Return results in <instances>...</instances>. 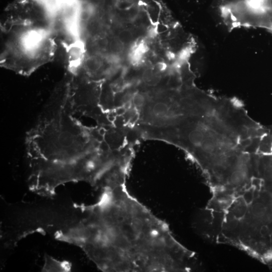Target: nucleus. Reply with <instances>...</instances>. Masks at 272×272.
Listing matches in <instances>:
<instances>
[{
	"label": "nucleus",
	"instance_id": "nucleus-3",
	"mask_svg": "<svg viewBox=\"0 0 272 272\" xmlns=\"http://www.w3.org/2000/svg\"><path fill=\"white\" fill-rule=\"evenodd\" d=\"M219 10L229 31L252 28L272 34V0H220Z\"/></svg>",
	"mask_w": 272,
	"mask_h": 272
},
{
	"label": "nucleus",
	"instance_id": "nucleus-11",
	"mask_svg": "<svg viewBox=\"0 0 272 272\" xmlns=\"http://www.w3.org/2000/svg\"><path fill=\"white\" fill-rule=\"evenodd\" d=\"M156 68L159 71H162L166 69V65L164 63H159L157 64Z\"/></svg>",
	"mask_w": 272,
	"mask_h": 272
},
{
	"label": "nucleus",
	"instance_id": "nucleus-5",
	"mask_svg": "<svg viewBox=\"0 0 272 272\" xmlns=\"http://www.w3.org/2000/svg\"><path fill=\"white\" fill-rule=\"evenodd\" d=\"M102 66L101 61L97 57L88 58L85 63V70L90 76H94L100 70Z\"/></svg>",
	"mask_w": 272,
	"mask_h": 272
},
{
	"label": "nucleus",
	"instance_id": "nucleus-4",
	"mask_svg": "<svg viewBox=\"0 0 272 272\" xmlns=\"http://www.w3.org/2000/svg\"><path fill=\"white\" fill-rule=\"evenodd\" d=\"M43 31L32 30L19 36L11 45V52L15 62H20L16 71L19 72L23 63L20 74L29 75L42 63L48 57L44 56L47 50V37Z\"/></svg>",
	"mask_w": 272,
	"mask_h": 272
},
{
	"label": "nucleus",
	"instance_id": "nucleus-10",
	"mask_svg": "<svg viewBox=\"0 0 272 272\" xmlns=\"http://www.w3.org/2000/svg\"><path fill=\"white\" fill-rule=\"evenodd\" d=\"M110 48L115 55H118L124 50V44L118 39L113 40L110 43Z\"/></svg>",
	"mask_w": 272,
	"mask_h": 272
},
{
	"label": "nucleus",
	"instance_id": "nucleus-6",
	"mask_svg": "<svg viewBox=\"0 0 272 272\" xmlns=\"http://www.w3.org/2000/svg\"><path fill=\"white\" fill-rule=\"evenodd\" d=\"M47 12L53 14L65 0H34Z\"/></svg>",
	"mask_w": 272,
	"mask_h": 272
},
{
	"label": "nucleus",
	"instance_id": "nucleus-7",
	"mask_svg": "<svg viewBox=\"0 0 272 272\" xmlns=\"http://www.w3.org/2000/svg\"><path fill=\"white\" fill-rule=\"evenodd\" d=\"M69 269V266H67L64 263L56 261L49 257L46 258L44 267V269H46V271H66Z\"/></svg>",
	"mask_w": 272,
	"mask_h": 272
},
{
	"label": "nucleus",
	"instance_id": "nucleus-9",
	"mask_svg": "<svg viewBox=\"0 0 272 272\" xmlns=\"http://www.w3.org/2000/svg\"><path fill=\"white\" fill-rule=\"evenodd\" d=\"M118 39L123 44H128L133 40V35L132 32L129 30H123L119 34Z\"/></svg>",
	"mask_w": 272,
	"mask_h": 272
},
{
	"label": "nucleus",
	"instance_id": "nucleus-1",
	"mask_svg": "<svg viewBox=\"0 0 272 272\" xmlns=\"http://www.w3.org/2000/svg\"><path fill=\"white\" fill-rule=\"evenodd\" d=\"M79 242L102 270L185 271L194 253L178 242L168 224L128 191L126 184L103 189L85 209Z\"/></svg>",
	"mask_w": 272,
	"mask_h": 272
},
{
	"label": "nucleus",
	"instance_id": "nucleus-2",
	"mask_svg": "<svg viewBox=\"0 0 272 272\" xmlns=\"http://www.w3.org/2000/svg\"><path fill=\"white\" fill-rule=\"evenodd\" d=\"M49 112L27 135L31 164L74 166L108 147L105 129L84 126L69 111L65 97Z\"/></svg>",
	"mask_w": 272,
	"mask_h": 272
},
{
	"label": "nucleus",
	"instance_id": "nucleus-8",
	"mask_svg": "<svg viewBox=\"0 0 272 272\" xmlns=\"http://www.w3.org/2000/svg\"><path fill=\"white\" fill-rule=\"evenodd\" d=\"M143 79L144 82L149 86H155L157 85L160 80V76L156 73H154L152 69H147L145 71Z\"/></svg>",
	"mask_w": 272,
	"mask_h": 272
}]
</instances>
